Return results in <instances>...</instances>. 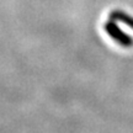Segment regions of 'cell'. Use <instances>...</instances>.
Listing matches in <instances>:
<instances>
[{
	"instance_id": "obj_1",
	"label": "cell",
	"mask_w": 133,
	"mask_h": 133,
	"mask_svg": "<svg viewBox=\"0 0 133 133\" xmlns=\"http://www.w3.org/2000/svg\"><path fill=\"white\" fill-rule=\"evenodd\" d=\"M106 29H107V32H109L118 43L123 44V46H131V44H133L132 38L129 37L128 35H126V33L122 32L114 22H109L107 26H106Z\"/></svg>"
},
{
	"instance_id": "obj_2",
	"label": "cell",
	"mask_w": 133,
	"mask_h": 133,
	"mask_svg": "<svg viewBox=\"0 0 133 133\" xmlns=\"http://www.w3.org/2000/svg\"><path fill=\"white\" fill-rule=\"evenodd\" d=\"M111 17H114L115 20H118V21H122L126 25H128L131 27H133V17L128 16L124 12H121V11H115L114 14L111 15Z\"/></svg>"
}]
</instances>
